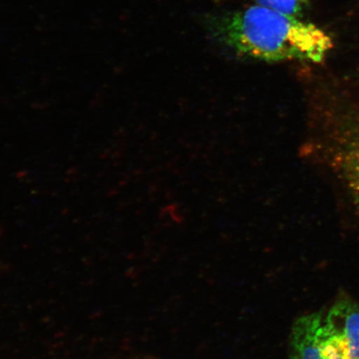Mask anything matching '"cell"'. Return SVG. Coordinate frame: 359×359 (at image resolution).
<instances>
[{
    "mask_svg": "<svg viewBox=\"0 0 359 359\" xmlns=\"http://www.w3.org/2000/svg\"><path fill=\"white\" fill-rule=\"evenodd\" d=\"M212 29L238 55L260 61L320 62L334 46L318 26L259 6L217 18Z\"/></svg>",
    "mask_w": 359,
    "mask_h": 359,
    "instance_id": "obj_1",
    "label": "cell"
},
{
    "mask_svg": "<svg viewBox=\"0 0 359 359\" xmlns=\"http://www.w3.org/2000/svg\"><path fill=\"white\" fill-rule=\"evenodd\" d=\"M320 346L331 359H359V305L349 299L337 300L323 313Z\"/></svg>",
    "mask_w": 359,
    "mask_h": 359,
    "instance_id": "obj_2",
    "label": "cell"
},
{
    "mask_svg": "<svg viewBox=\"0 0 359 359\" xmlns=\"http://www.w3.org/2000/svg\"><path fill=\"white\" fill-rule=\"evenodd\" d=\"M323 313L304 314L294 323L289 342L288 359H331L323 351L320 326Z\"/></svg>",
    "mask_w": 359,
    "mask_h": 359,
    "instance_id": "obj_3",
    "label": "cell"
},
{
    "mask_svg": "<svg viewBox=\"0 0 359 359\" xmlns=\"http://www.w3.org/2000/svg\"><path fill=\"white\" fill-rule=\"evenodd\" d=\"M344 160L350 187L359 199V137L350 144Z\"/></svg>",
    "mask_w": 359,
    "mask_h": 359,
    "instance_id": "obj_4",
    "label": "cell"
},
{
    "mask_svg": "<svg viewBox=\"0 0 359 359\" xmlns=\"http://www.w3.org/2000/svg\"><path fill=\"white\" fill-rule=\"evenodd\" d=\"M257 6L269 10L298 17L307 7L309 0H255Z\"/></svg>",
    "mask_w": 359,
    "mask_h": 359,
    "instance_id": "obj_5",
    "label": "cell"
}]
</instances>
